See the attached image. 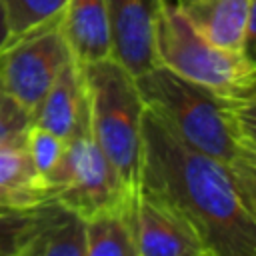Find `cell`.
<instances>
[{"label":"cell","mask_w":256,"mask_h":256,"mask_svg":"<svg viewBox=\"0 0 256 256\" xmlns=\"http://www.w3.org/2000/svg\"><path fill=\"white\" fill-rule=\"evenodd\" d=\"M32 124L54 132L68 140L78 130L88 126V100L80 64L70 58L60 70L58 78L36 106Z\"/></svg>","instance_id":"cell-9"},{"label":"cell","mask_w":256,"mask_h":256,"mask_svg":"<svg viewBox=\"0 0 256 256\" xmlns=\"http://www.w3.org/2000/svg\"><path fill=\"white\" fill-rule=\"evenodd\" d=\"M240 56L256 72V0H250V10H248V20H246V28H244L242 46H240Z\"/></svg>","instance_id":"cell-22"},{"label":"cell","mask_w":256,"mask_h":256,"mask_svg":"<svg viewBox=\"0 0 256 256\" xmlns=\"http://www.w3.org/2000/svg\"><path fill=\"white\" fill-rule=\"evenodd\" d=\"M164 0H106L112 60L134 78L158 66L154 28Z\"/></svg>","instance_id":"cell-8"},{"label":"cell","mask_w":256,"mask_h":256,"mask_svg":"<svg viewBox=\"0 0 256 256\" xmlns=\"http://www.w3.org/2000/svg\"><path fill=\"white\" fill-rule=\"evenodd\" d=\"M60 30L70 56L80 66L112 58L106 0H68L60 16Z\"/></svg>","instance_id":"cell-10"},{"label":"cell","mask_w":256,"mask_h":256,"mask_svg":"<svg viewBox=\"0 0 256 256\" xmlns=\"http://www.w3.org/2000/svg\"><path fill=\"white\" fill-rule=\"evenodd\" d=\"M236 122L242 140L256 150V94L236 102Z\"/></svg>","instance_id":"cell-20"},{"label":"cell","mask_w":256,"mask_h":256,"mask_svg":"<svg viewBox=\"0 0 256 256\" xmlns=\"http://www.w3.org/2000/svg\"><path fill=\"white\" fill-rule=\"evenodd\" d=\"M68 0H2L8 40L18 38L50 20H56Z\"/></svg>","instance_id":"cell-16"},{"label":"cell","mask_w":256,"mask_h":256,"mask_svg":"<svg viewBox=\"0 0 256 256\" xmlns=\"http://www.w3.org/2000/svg\"><path fill=\"white\" fill-rule=\"evenodd\" d=\"M228 168L232 172L240 200L256 224V150L244 142L240 154Z\"/></svg>","instance_id":"cell-18"},{"label":"cell","mask_w":256,"mask_h":256,"mask_svg":"<svg viewBox=\"0 0 256 256\" xmlns=\"http://www.w3.org/2000/svg\"><path fill=\"white\" fill-rule=\"evenodd\" d=\"M132 200L122 208L108 210L86 220L84 256H138L132 222Z\"/></svg>","instance_id":"cell-12"},{"label":"cell","mask_w":256,"mask_h":256,"mask_svg":"<svg viewBox=\"0 0 256 256\" xmlns=\"http://www.w3.org/2000/svg\"><path fill=\"white\" fill-rule=\"evenodd\" d=\"M8 42V24H6V14H4V6L0 0V48Z\"/></svg>","instance_id":"cell-23"},{"label":"cell","mask_w":256,"mask_h":256,"mask_svg":"<svg viewBox=\"0 0 256 256\" xmlns=\"http://www.w3.org/2000/svg\"><path fill=\"white\" fill-rule=\"evenodd\" d=\"M60 16L0 48V88L32 114L72 58L60 30Z\"/></svg>","instance_id":"cell-6"},{"label":"cell","mask_w":256,"mask_h":256,"mask_svg":"<svg viewBox=\"0 0 256 256\" xmlns=\"http://www.w3.org/2000/svg\"><path fill=\"white\" fill-rule=\"evenodd\" d=\"M140 188L170 204L196 232L208 256H256V224L230 168L184 144L146 106Z\"/></svg>","instance_id":"cell-1"},{"label":"cell","mask_w":256,"mask_h":256,"mask_svg":"<svg viewBox=\"0 0 256 256\" xmlns=\"http://www.w3.org/2000/svg\"><path fill=\"white\" fill-rule=\"evenodd\" d=\"M138 256H200L202 242L192 226L158 196L138 190L132 200Z\"/></svg>","instance_id":"cell-7"},{"label":"cell","mask_w":256,"mask_h":256,"mask_svg":"<svg viewBox=\"0 0 256 256\" xmlns=\"http://www.w3.org/2000/svg\"><path fill=\"white\" fill-rule=\"evenodd\" d=\"M46 186L56 204L84 220L122 208L134 198L92 138L90 120L66 140L62 160L46 178Z\"/></svg>","instance_id":"cell-5"},{"label":"cell","mask_w":256,"mask_h":256,"mask_svg":"<svg viewBox=\"0 0 256 256\" xmlns=\"http://www.w3.org/2000/svg\"><path fill=\"white\" fill-rule=\"evenodd\" d=\"M86 220L52 202L46 224L36 238V256H84Z\"/></svg>","instance_id":"cell-13"},{"label":"cell","mask_w":256,"mask_h":256,"mask_svg":"<svg viewBox=\"0 0 256 256\" xmlns=\"http://www.w3.org/2000/svg\"><path fill=\"white\" fill-rule=\"evenodd\" d=\"M32 126V112L0 88V144L18 140Z\"/></svg>","instance_id":"cell-19"},{"label":"cell","mask_w":256,"mask_h":256,"mask_svg":"<svg viewBox=\"0 0 256 256\" xmlns=\"http://www.w3.org/2000/svg\"><path fill=\"white\" fill-rule=\"evenodd\" d=\"M80 68L86 86L92 138L124 186L136 194L140 190L142 118L146 110L136 78L112 58Z\"/></svg>","instance_id":"cell-3"},{"label":"cell","mask_w":256,"mask_h":256,"mask_svg":"<svg viewBox=\"0 0 256 256\" xmlns=\"http://www.w3.org/2000/svg\"><path fill=\"white\" fill-rule=\"evenodd\" d=\"M154 52L158 66L222 98L240 102L256 94V72L240 52L224 50L202 38L170 0L162 2L156 18Z\"/></svg>","instance_id":"cell-4"},{"label":"cell","mask_w":256,"mask_h":256,"mask_svg":"<svg viewBox=\"0 0 256 256\" xmlns=\"http://www.w3.org/2000/svg\"><path fill=\"white\" fill-rule=\"evenodd\" d=\"M178 14L208 42L240 52L250 0H170Z\"/></svg>","instance_id":"cell-11"},{"label":"cell","mask_w":256,"mask_h":256,"mask_svg":"<svg viewBox=\"0 0 256 256\" xmlns=\"http://www.w3.org/2000/svg\"><path fill=\"white\" fill-rule=\"evenodd\" d=\"M0 188L42 194L52 200L44 180L34 170V164L24 144V136L0 144Z\"/></svg>","instance_id":"cell-14"},{"label":"cell","mask_w":256,"mask_h":256,"mask_svg":"<svg viewBox=\"0 0 256 256\" xmlns=\"http://www.w3.org/2000/svg\"><path fill=\"white\" fill-rule=\"evenodd\" d=\"M36 238H38V236H36ZM36 238L26 246V250H24L20 256H36Z\"/></svg>","instance_id":"cell-24"},{"label":"cell","mask_w":256,"mask_h":256,"mask_svg":"<svg viewBox=\"0 0 256 256\" xmlns=\"http://www.w3.org/2000/svg\"><path fill=\"white\" fill-rule=\"evenodd\" d=\"M200 256H208V254H200Z\"/></svg>","instance_id":"cell-25"},{"label":"cell","mask_w":256,"mask_h":256,"mask_svg":"<svg viewBox=\"0 0 256 256\" xmlns=\"http://www.w3.org/2000/svg\"><path fill=\"white\" fill-rule=\"evenodd\" d=\"M52 202L26 210L0 212V256H20L26 250L46 224Z\"/></svg>","instance_id":"cell-15"},{"label":"cell","mask_w":256,"mask_h":256,"mask_svg":"<svg viewBox=\"0 0 256 256\" xmlns=\"http://www.w3.org/2000/svg\"><path fill=\"white\" fill-rule=\"evenodd\" d=\"M24 144H26L28 156L34 164V170L38 172V176L46 184V178L54 172V168L62 160L66 140L56 136L54 132H50L46 128H40V126L32 124L24 134Z\"/></svg>","instance_id":"cell-17"},{"label":"cell","mask_w":256,"mask_h":256,"mask_svg":"<svg viewBox=\"0 0 256 256\" xmlns=\"http://www.w3.org/2000/svg\"><path fill=\"white\" fill-rule=\"evenodd\" d=\"M46 202H52V200L48 196H42V194L16 192V190H4V188H0V212L36 208V206H42Z\"/></svg>","instance_id":"cell-21"},{"label":"cell","mask_w":256,"mask_h":256,"mask_svg":"<svg viewBox=\"0 0 256 256\" xmlns=\"http://www.w3.org/2000/svg\"><path fill=\"white\" fill-rule=\"evenodd\" d=\"M144 104L190 148L230 166L242 150L236 102L198 86L164 66L136 76Z\"/></svg>","instance_id":"cell-2"}]
</instances>
